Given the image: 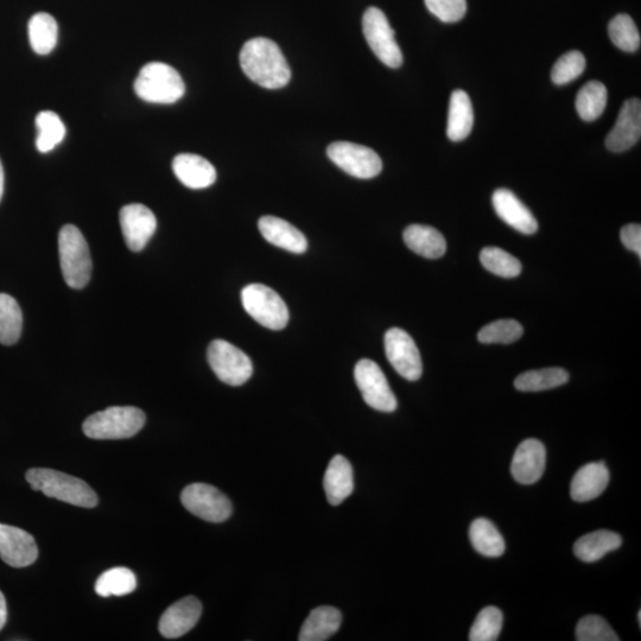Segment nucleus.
Here are the masks:
<instances>
[{"instance_id":"nucleus-7","label":"nucleus","mask_w":641,"mask_h":641,"mask_svg":"<svg viewBox=\"0 0 641 641\" xmlns=\"http://www.w3.org/2000/svg\"><path fill=\"white\" fill-rule=\"evenodd\" d=\"M363 31L368 46L378 59L390 68L403 65V54L389 19L378 8H368L363 16Z\"/></svg>"},{"instance_id":"nucleus-8","label":"nucleus","mask_w":641,"mask_h":641,"mask_svg":"<svg viewBox=\"0 0 641 641\" xmlns=\"http://www.w3.org/2000/svg\"><path fill=\"white\" fill-rule=\"evenodd\" d=\"M208 363L222 383L244 385L252 377L253 365L247 355L225 340H214L208 347Z\"/></svg>"},{"instance_id":"nucleus-9","label":"nucleus","mask_w":641,"mask_h":641,"mask_svg":"<svg viewBox=\"0 0 641 641\" xmlns=\"http://www.w3.org/2000/svg\"><path fill=\"white\" fill-rule=\"evenodd\" d=\"M329 160L357 179H373L382 173L383 162L376 151L351 142H335L327 149Z\"/></svg>"},{"instance_id":"nucleus-21","label":"nucleus","mask_w":641,"mask_h":641,"mask_svg":"<svg viewBox=\"0 0 641 641\" xmlns=\"http://www.w3.org/2000/svg\"><path fill=\"white\" fill-rule=\"evenodd\" d=\"M609 482L608 468L604 462H593L577 471L571 481L570 494L577 503H587L605 492Z\"/></svg>"},{"instance_id":"nucleus-24","label":"nucleus","mask_w":641,"mask_h":641,"mask_svg":"<svg viewBox=\"0 0 641 641\" xmlns=\"http://www.w3.org/2000/svg\"><path fill=\"white\" fill-rule=\"evenodd\" d=\"M342 615L330 606L317 607L302 625L300 641H325L340 630Z\"/></svg>"},{"instance_id":"nucleus-42","label":"nucleus","mask_w":641,"mask_h":641,"mask_svg":"<svg viewBox=\"0 0 641 641\" xmlns=\"http://www.w3.org/2000/svg\"><path fill=\"white\" fill-rule=\"evenodd\" d=\"M6 621H8V606H6L4 594L0 592V631L3 630Z\"/></svg>"},{"instance_id":"nucleus-38","label":"nucleus","mask_w":641,"mask_h":641,"mask_svg":"<svg viewBox=\"0 0 641 641\" xmlns=\"http://www.w3.org/2000/svg\"><path fill=\"white\" fill-rule=\"evenodd\" d=\"M586 66L585 55L573 50L557 60L551 71V80L558 86L568 85L585 72Z\"/></svg>"},{"instance_id":"nucleus-41","label":"nucleus","mask_w":641,"mask_h":641,"mask_svg":"<svg viewBox=\"0 0 641 641\" xmlns=\"http://www.w3.org/2000/svg\"><path fill=\"white\" fill-rule=\"evenodd\" d=\"M621 241H623L626 249L637 253L641 256V227L638 224H630L623 227L620 233Z\"/></svg>"},{"instance_id":"nucleus-32","label":"nucleus","mask_w":641,"mask_h":641,"mask_svg":"<svg viewBox=\"0 0 641 641\" xmlns=\"http://www.w3.org/2000/svg\"><path fill=\"white\" fill-rule=\"evenodd\" d=\"M36 148L42 154L54 150L66 136V126L55 112L43 111L37 114Z\"/></svg>"},{"instance_id":"nucleus-27","label":"nucleus","mask_w":641,"mask_h":641,"mask_svg":"<svg viewBox=\"0 0 641 641\" xmlns=\"http://www.w3.org/2000/svg\"><path fill=\"white\" fill-rule=\"evenodd\" d=\"M30 46L38 55L52 53L59 37L56 19L47 12H38L28 25Z\"/></svg>"},{"instance_id":"nucleus-36","label":"nucleus","mask_w":641,"mask_h":641,"mask_svg":"<svg viewBox=\"0 0 641 641\" xmlns=\"http://www.w3.org/2000/svg\"><path fill=\"white\" fill-rule=\"evenodd\" d=\"M524 334L523 326L516 320H498L482 328L478 334L481 344H513Z\"/></svg>"},{"instance_id":"nucleus-28","label":"nucleus","mask_w":641,"mask_h":641,"mask_svg":"<svg viewBox=\"0 0 641 641\" xmlns=\"http://www.w3.org/2000/svg\"><path fill=\"white\" fill-rule=\"evenodd\" d=\"M469 537L475 550L486 557H500L505 552L504 537L490 520H474L469 529Z\"/></svg>"},{"instance_id":"nucleus-44","label":"nucleus","mask_w":641,"mask_h":641,"mask_svg":"<svg viewBox=\"0 0 641 641\" xmlns=\"http://www.w3.org/2000/svg\"><path fill=\"white\" fill-rule=\"evenodd\" d=\"M638 623H639V625H641V612L640 611L638 613Z\"/></svg>"},{"instance_id":"nucleus-18","label":"nucleus","mask_w":641,"mask_h":641,"mask_svg":"<svg viewBox=\"0 0 641 641\" xmlns=\"http://www.w3.org/2000/svg\"><path fill=\"white\" fill-rule=\"evenodd\" d=\"M493 207L498 217L514 230L523 234H535L538 222L530 209L509 189H498L493 194Z\"/></svg>"},{"instance_id":"nucleus-26","label":"nucleus","mask_w":641,"mask_h":641,"mask_svg":"<svg viewBox=\"0 0 641 641\" xmlns=\"http://www.w3.org/2000/svg\"><path fill=\"white\" fill-rule=\"evenodd\" d=\"M621 543L623 539L618 533L599 530L581 537L574 545V552L580 561L593 563L601 560L608 552L619 549Z\"/></svg>"},{"instance_id":"nucleus-15","label":"nucleus","mask_w":641,"mask_h":641,"mask_svg":"<svg viewBox=\"0 0 641 641\" xmlns=\"http://www.w3.org/2000/svg\"><path fill=\"white\" fill-rule=\"evenodd\" d=\"M641 136V103L637 98L628 99L621 107L617 123L608 133L606 147L613 152L630 150Z\"/></svg>"},{"instance_id":"nucleus-13","label":"nucleus","mask_w":641,"mask_h":641,"mask_svg":"<svg viewBox=\"0 0 641 641\" xmlns=\"http://www.w3.org/2000/svg\"><path fill=\"white\" fill-rule=\"evenodd\" d=\"M120 226L126 245L133 252H141L154 236L157 228L155 214L141 203H132L122 208Z\"/></svg>"},{"instance_id":"nucleus-6","label":"nucleus","mask_w":641,"mask_h":641,"mask_svg":"<svg viewBox=\"0 0 641 641\" xmlns=\"http://www.w3.org/2000/svg\"><path fill=\"white\" fill-rule=\"evenodd\" d=\"M246 313L265 328L281 330L289 322V310L275 290L263 284H250L241 293Z\"/></svg>"},{"instance_id":"nucleus-35","label":"nucleus","mask_w":641,"mask_h":641,"mask_svg":"<svg viewBox=\"0 0 641 641\" xmlns=\"http://www.w3.org/2000/svg\"><path fill=\"white\" fill-rule=\"evenodd\" d=\"M612 42L626 53H634L640 48V34L633 19L625 14L615 16L608 25Z\"/></svg>"},{"instance_id":"nucleus-10","label":"nucleus","mask_w":641,"mask_h":641,"mask_svg":"<svg viewBox=\"0 0 641 641\" xmlns=\"http://www.w3.org/2000/svg\"><path fill=\"white\" fill-rule=\"evenodd\" d=\"M181 501L186 509L206 522L222 523L231 517L233 507L226 495L208 484H192L184 488Z\"/></svg>"},{"instance_id":"nucleus-33","label":"nucleus","mask_w":641,"mask_h":641,"mask_svg":"<svg viewBox=\"0 0 641 641\" xmlns=\"http://www.w3.org/2000/svg\"><path fill=\"white\" fill-rule=\"evenodd\" d=\"M137 577L128 568H113L101 574L95 583V592L101 598L110 596H125L135 592Z\"/></svg>"},{"instance_id":"nucleus-34","label":"nucleus","mask_w":641,"mask_h":641,"mask_svg":"<svg viewBox=\"0 0 641 641\" xmlns=\"http://www.w3.org/2000/svg\"><path fill=\"white\" fill-rule=\"evenodd\" d=\"M480 260L486 270L504 278L517 277L523 269L516 257L499 247H485L480 253Z\"/></svg>"},{"instance_id":"nucleus-43","label":"nucleus","mask_w":641,"mask_h":641,"mask_svg":"<svg viewBox=\"0 0 641 641\" xmlns=\"http://www.w3.org/2000/svg\"><path fill=\"white\" fill-rule=\"evenodd\" d=\"M4 183H5L4 169H3L2 162H0V201H2L3 194H4Z\"/></svg>"},{"instance_id":"nucleus-17","label":"nucleus","mask_w":641,"mask_h":641,"mask_svg":"<svg viewBox=\"0 0 641 641\" xmlns=\"http://www.w3.org/2000/svg\"><path fill=\"white\" fill-rule=\"evenodd\" d=\"M201 614V602L195 596H187L175 602L163 613L158 628L164 638H180L193 630L199 623Z\"/></svg>"},{"instance_id":"nucleus-19","label":"nucleus","mask_w":641,"mask_h":641,"mask_svg":"<svg viewBox=\"0 0 641 641\" xmlns=\"http://www.w3.org/2000/svg\"><path fill=\"white\" fill-rule=\"evenodd\" d=\"M177 179L190 189H205L217 181V170L206 158L193 154L177 155L173 161Z\"/></svg>"},{"instance_id":"nucleus-25","label":"nucleus","mask_w":641,"mask_h":641,"mask_svg":"<svg viewBox=\"0 0 641 641\" xmlns=\"http://www.w3.org/2000/svg\"><path fill=\"white\" fill-rule=\"evenodd\" d=\"M404 241L411 251L425 258L437 259L447 251V241L431 226L410 225L404 231Z\"/></svg>"},{"instance_id":"nucleus-22","label":"nucleus","mask_w":641,"mask_h":641,"mask_svg":"<svg viewBox=\"0 0 641 641\" xmlns=\"http://www.w3.org/2000/svg\"><path fill=\"white\" fill-rule=\"evenodd\" d=\"M327 499L330 504L338 506L353 493L354 479L351 463L342 455H336L329 462L325 479H323Z\"/></svg>"},{"instance_id":"nucleus-30","label":"nucleus","mask_w":641,"mask_h":641,"mask_svg":"<svg viewBox=\"0 0 641 641\" xmlns=\"http://www.w3.org/2000/svg\"><path fill=\"white\" fill-rule=\"evenodd\" d=\"M608 101L607 88L600 81H589L576 97V110L585 122H594L605 112Z\"/></svg>"},{"instance_id":"nucleus-11","label":"nucleus","mask_w":641,"mask_h":641,"mask_svg":"<svg viewBox=\"0 0 641 641\" xmlns=\"http://www.w3.org/2000/svg\"><path fill=\"white\" fill-rule=\"evenodd\" d=\"M357 383L364 401L372 409L382 412H393L398 402L392 392L382 368L370 359L360 360L354 370Z\"/></svg>"},{"instance_id":"nucleus-31","label":"nucleus","mask_w":641,"mask_h":641,"mask_svg":"<svg viewBox=\"0 0 641 641\" xmlns=\"http://www.w3.org/2000/svg\"><path fill=\"white\" fill-rule=\"evenodd\" d=\"M23 314L14 297L0 294V344L15 345L21 338Z\"/></svg>"},{"instance_id":"nucleus-40","label":"nucleus","mask_w":641,"mask_h":641,"mask_svg":"<svg viewBox=\"0 0 641 641\" xmlns=\"http://www.w3.org/2000/svg\"><path fill=\"white\" fill-rule=\"evenodd\" d=\"M424 3L443 23L459 22L467 12V0H424Z\"/></svg>"},{"instance_id":"nucleus-1","label":"nucleus","mask_w":641,"mask_h":641,"mask_svg":"<svg viewBox=\"0 0 641 641\" xmlns=\"http://www.w3.org/2000/svg\"><path fill=\"white\" fill-rule=\"evenodd\" d=\"M239 59L247 78L259 86L278 90L289 84L291 71L287 59L269 38L257 37L247 41Z\"/></svg>"},{"instance_id":"nucleus-23","label":"nucleus","mask_w":641,"mask_h":641,"mask_svg":"<svg viewBox=\"0 0 641 641\" xmlns=\"http://www.w3.org/2000/svg\"><path fill=\"white\" fill-rule=\"evenodd\" d=\"M474 111L471 98L462 90L452 93L449 103L447 136L452 142H461L471 135Z\"/></svg>"},{"instance_id":"nucleus-16","label":"nucleus","mask_w":641,"mask_h":641,"mask_svg":"<svg viewBox=\"0 0 641 641\" xmlns=\"http://www.w3.org/2000/svg\"><path fill=\"white\" fill-rule=\"evenodd\" d=\"M547 463V450L541 441L525 440L514 453L511 473L514 480L522 485H533L541 480Z\"/></svg>"},{"instance_id":"nucleus-12","label":"nucleus","mask_w":641,"mask_h":641,"mask_svg":"<svg viewBox=\"0 0 641 641\" xmlns=\"http://www.w3.org/2000/svg\"><path fill=\"white\" fill-rule=\"evenodd\" d=\"M385 352L395 370L406 380L415 382L422 377L423 364L414 339L401 328H391L385 334Z\"/></svg>"},{"instance_id":"nucleus-2","label":"nucleus","mask_w":641,"mask_h":641,"mask_svg":"<svg viewBox=\"0 0 641 641\" xmlns=\"http://www.w3.org/2000/svg\"><path fill=\"white\" fill-rule=\"evenodd\" d=\"M34 491L42 492L48 498L63 501L74 506L93 509L99 503L97 493L84 480L49 468H31L25 474Z\"/></svg>"},{"instance_id":"nucleus-20","label":"nucleus","mask_w":641,"mask_h":641,"mask_svg":"<svg viewBox=\"0 0 641 641\" xmlns=\"http://www.w3.org/2000/svg\"><path fill=\"white\" fill-rule=\"evenodd\" d=\"M260 233L270 244L297 255L308 249V240L304 234L288 221L266 215L258 222Z\"/></svg>"},{"instance_id":"nucleus-5","label":"nucleus","mask_w":641,"mask_h":641,"mask_svg":"<svg viewBox=\"0 0 641 641\" xmlns=\"http://www.w3.org/2000/svg\"><path fill=\"white\" fill-rule=\"evenodd\" d=\"M59 255L63 278L68 287L84 289L92 276V258L84 234L74 225L61 228Z\"/></svg>"},{"instance_id":"nucleus-37","label":"nucleus","mask_w":641,"mask_h":641,"mask_svg":"<svg viewBox=\"0 0 641 641\" xmlns=\"http://www.w3.org/2000/svg\"><path fill=\"white\" fill-rule=\"evenodd\" d=\"M503 613L497 607H486L479 613L469 633L471 641H495L503 628Z\"/></svg>"},{"instance_id":"nucleus-14","label":"nucleus","mask_w":641,"mask_h":641,"mask_svg":"<svg viewBox=\"0 0 641 641\" xmlns=\"http://www.w3.org/2000/svg\"><path fill=\"white\" fill-rule=\"evenodd\" d=\"M38 557L35 538L16 526L0 524V558L14 568L34 564Z\"/></svg>"},{"instance_id":"nucleus-3","label":"nucleus","mask_w":641,"mask_h":641,"mask_svg":"<svg viewBox=\"0 0 641 641\" xmlns=\"http://www.w3.org/2000/svg\"><path fill=\"white\" fill-rule=\"evenodd\" d=\"M145 422L147 416L135 406H111L88 417L82 429L92 440H125L137 435Z\"/></svg>"},{"instance_id":"nucleus-29","label":"nucleus","mask_w":641,"mask_h":641,"mask_svg":"<svg viewBox=\"0 0 641 641\" xmlns=\"http://www.w3.org/2000/svg\"><path fill=\"white\" fill-rule=\"evenodd\" d=\"M569 382V373L560 367L529 371L514 380L516 389L523 392H541L556 389Z\"/></svg>"},{"instance_id":"nucleus-4","label":"nucleus","mask_w":641,"mask_h":641,"mask_svg":"<svg viewBox=\"0 0 641 641\" xmlns=\"http://www.w3.org/2000/svg\"><path fill=\"white\" fill-rule=\"evenodd\" d=\"M133 87L139 98L151 104H175L186 93L180 73L162 62L145 65Z\"/></svg>"},{"instance_id":"nucleus-39","label":"nucleus","mask_w":641,"mask_h":641,"mask_svg":"<svg viewBox=\"0 0 641 641\" xmlns=\"http://www.w3.org/2000/svg\"><path fill=\"white\" fill-rule=\"evenodd\" d=\"M576 640L579 641H619L620 638L599 615H587L576 627Z\"/></svg>"}]
</instances>
